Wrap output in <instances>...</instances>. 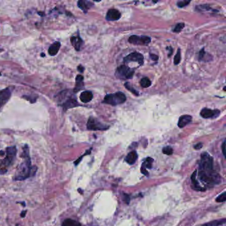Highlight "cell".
<instances>
[{
	"label": "cell",
	"mask_w": 226,
	"mask_h": 226,
	"mask_svg": "<svg viewBox=\"0 0 226 226\" xmlns=\"http://www.w3.org/2000/svg\"><path fill=\"white\" fill-rule=\"evenodd\" d=\"M84 87V77L82 75H78L76 78V86L74 92H77Z\"/></svg>",
	"instance_id": "d6986e66"
},
{
	"label": "cell",
	"mask_w": 226,
	"mask_h": 226,
	"mask_svg": "<svg viewBox=\"0 0 226 226\" xmlns=\"http://www.w3.org/2000/svg\"><path fill=\"white\" fill-rule=\"evenodd\" d=\"M150 56H151V59H153V60H155V61L158 60V56L157 55H153V54H150Z\"/></svg>",
	"instance_id": "8d00e7d4"
},
{
	"label": "cell",
	"mask_w": 226,
	"mask_h": 226,
	"mask_svg": "<svg viewBox=\"0 0 226 226\" xmlns=\"http://www.w3.org/2000/svg\"><path fill=\"white\" fill-rule=\"evenodd\" d=\"M120 17H121L120 12L115 9L109 10L106 15V19L108 21H117L118 19H120Z\"/></svg>",
	"instance_id": "4fadbf2b"
},
{
	"label": "cell",
	"mask_w": 226,
	"mask_h": 226,
	"mask_svg": "<svg viewBox=\"0 0 226 226\" xmlns=\"http://www.w3.org/2000/svg\"><path fill=\"white\" fill-rule=\"evenodd\" d=\"M163 153L164 154L167 155H170L172 154V153H173V150H172V147H170L169 146H167V147H165L163 148Z\"/></svg>",
	"instance_id": "4316f807"
},
{
	"label": "cell",
	"mask_w": 226,
	"mask_h": 226,
	"mask_svg": "<svg viewBox=\"0 0 226 226\" xmlns=\"http://www.w3.org/2000/svg\"><path fill=\"white\" fill-rule=\"evenodd\" d=\"M213 160L208 153H203L201 155V161L200 162V170L209 171L213 170Z\"/></svg>",
	"instance_id": "8992f818"
},
{
	"label": "cell",
	"mask_w": 226,
	"mask_h": 226,
	"mask_svg": "<svg viewBox=\"0 0 226 226\" xmlns=\"http://www.w3.org/2000/svg\"><path fill=\"white\" fill-rule=\"evenodd\" d=\"M78 71H79V72H84V68L83 67H82V66L80 65L79 67H78Z\"/></svg>",
	"instance_id": "74e56055"
},
{
	"label": "cell",
	"mask_w": 226,
	"mask_h": 226,
	"mask_svg": "<svg viewBox=\"0 0 226 226\" xmlns=\"http://www.w3.org/2000/svg\"><path fill=\"white\" fill-rule=\"evenodd\" d=\"M221 149H222V153L224 157H225V141H224L222 145H221Z\"/></svg>",
	"instance_id": "d590c367"
},
{
	"label": "cell",
	"mask_w": 226,
	"mask_h": 226,
	"mask_svg": "<svg viewBox=\"0 0 226 226\" xmlns=\"http://www.w3.org/2000/svg\"><path fill=\"white\" fill-rule=\"evenodd\" d=\"M143 167H147L148 168H151V167H152V163H150V162H149V161H147V160H145V161L144 162V163L143 164Z\"/></svg>",
	"instance_id": "1f68e13d"
},
{
	"label": "cell",
	"mask_w": 226,
	"mask_h": 226,
	"mask_svg": "<svg viewBox=\"0 0 226 226\" xmlns=\"http://www.w3.org/2000/svg\"><path fill=\"white\" fill-rule=\"evenodd\" d=\"M184 27V23H178L175 26V27L173 29V31L175 33H180L182 30V29Z\"/></svg>",
	"instance_id": "83f0119b"
},
{
	"label": "cell",
	"mask_w": 226,
	"mask_h": 226,
	"mask_svg": "<svg viewBox=\"0 0 226 226\" xmlns=\"http://www.w3.org/2000/svg\"><path fill=\"white\" fill-rule=\"evenodd\" d=\"M140 84L143 88H145L149 87L151 84V82L149 79H148V78L145 77V78H143V79L141 80Z\"/></svg>",
	"instance_id": "603a6c76"
},
{
	"label": "cell",
	"mask_w": 226,
	"mask_h": 226,
	"mask_svg": "<svg viewBox=\"0 0 226 226\" xmlns=\"http://www.w3.org/2000/svg\"><path fill=\"white\" fill-rule=\"evenodd\" d=\"M216 202H224L226 200V193L224 192L223 194L220 195L217 198H216Z\"/></svg>",
	"instance_id": "f1b7e54d"
},
{
	"label": "cell",
	"mask_w": 226,
	"mask_h": 226,
	"mask_svg": "<svg viewBox=\"0 0 226 226\" xmlns=\"http://www.w3.org/2000/svg\"><path fill=\"white\" fill-rule=\"evenodd\" d=\"M168 49H170L169 55H168V57H170L172 55V51H173V49H172L171 47H168Z\"/></svg>",
	"instance_id": "f35d334b"
},
{
	"label": "cell",
	"mask_w": 226,
	"mask_h": 226,
	"mask_svg": "<svg viewBox=\"0 0 226 226\" xmlns=\"http://www.w3.org/2000/svg\"><path fill=\"white\" fill-rule=\"evenodd\" d=\"M137 159V154L135 151H131L130 153L127 155L125 158V161L129 164H133L136 161Z\"/></svg>",
	"instance_id": "ffe728a7"
},
{
	"label": "cell",
	"mask_w": 226,
	"mask_h": 226,
	"mask_svg": "<svg viewBox=\"0 0 226 226\" xmlns=\"http://www.w3.org/2000/svg\"><path fill=\"white\" fill-rule=\"evenodd\" d=\"M225 223V220H223L221 221H212V222L206 224L205 225H203L202 226H220L221 225H224Z\"/></svg>",
	"instance_id": "cb8c5ba5"
},
{
	"label": "cell",
	"mask_w": 226,
	"mask_h": 226,
	"mask_svg": "<svg viewBox=\"0 0 226 226\" xmlns=\"http://www.w3.org/2000/svg\"><path fill=\"white\" fill-rule=\"evenodd\" d=\"M181 60V52H180V49L178 48L177 51V53L174 56V63L175 65H178Z\"/></svg>",
	"instance_id": "d4e9b609"
},
{
	"label": "cell",
	"mask_w": 226,
	"mask_h": 226,
	"mask_svg": "<svg viewBox=\"0 0 226 226\" xmlns=\"http://www.w3.org/2000/svg\"><path fill=\"white\" fill-rule=\"evenodd\" d=\"M21 157L24 159V161L19 164L13 176V180H17V181L24 180L31 177L35 174L36 171L37 170L36 167H33L31 164L28 145H25L23 147Z\"/></svg>",
	"instance_id": "6da1fadb"
},
{
	"label": "cell",
	"mask_w": 226,
	"mask_h": 226,
	"mask_svg": "<svg viewBox=\"0 0 226 226\" xmlns=\"http://www.w3.org/2000/svg\"><path fill=\"white\" fill-rule=\"evenodd\" d=\"M79 105V103L77 102L75 98H72V96H71L68 98H66L65 101H64L63 102V104H62V106L63 107L65 110H67L69 108H74V107H76Z\"/></svg>",
	"instance_id": "7c38bea8"
},
{
	"label": "cell",
	"mask_w": 226,
	"mask_h": 226,
	"mask_svg": "<svg viewBox=\"0 0 226 226\" xmlns=\"http://www.w3.org/2000/svg\"><path fill=\"white\" fill-rule=\"evenodd\" d=\"M41 56H44V54H42V55H41Z\"/></svg>",
	"instance_id": "ab89813d"
},
{
	"label": "cell",
	"mask_w": 226,
	"mask_h": 226,
	"mask_svg": "<svg viewBox=\"0 0 226 226\" xmlns=\"http://www.w3.org/2000/svg\"><path fill=\"white\" fill-rule=\"evenodd\" d=\"M71 41L72 45L76 51H79L81 50L82 46H83L84 42L80 36H72L71 39Z\"/></svg>",
	"instance_id": "5bb4252c"
},
{
	"label": "cell",
	"mask_w": 226,
	"mask_h": 226,
	"mask_svg": "<svg viewBox=\"0 0 226 226\" xmlns=\"http://www.w3.org/2000/svg\"><path fill=\"white\" fill-rule=\"evenodd\" d=\"M125 87L127 90H129V91H130V92H132V93L134 94V95L137 96H138L139 95V92L137 91L136 90L134 89V88H133V87H132V86H131V84L129 83V82H126V83L125 84Z\"/></svg>",
	"instance_id": "484cf974"
},
{
	"label": "cell",
	"mask_w": 226,
	"mask_h": 226,
	"mask_svg": "<svg viewBox=\"0 0 226 226\" xmlns=\"http://www.w3.org/2000/svg\"><path fill=\"white\" fill-rule=\"evenodd\" d=\"M141 172H142V173H143L144 175H146V176H148V175H149V173H148V171L147 170V169H146V168H145V167H141Z\"/></svg>",
	"instance_id": "e575fe53"
},
{
	"label": "cell",
	"mask_w": 226,
	"mask_h": 226,
	"mask_svg": "<svg viewBox=\"0 0 226 226\" xmlns=\"http://www.w3.org/2000/svg\"><path fill=\"white\" fill-rule=\"evenodd\" d=\"M220 114V111L218 109H211L208 108H204L200 112V116L203 118H216Z\"/></svg>",
	"instance_id": "30bf717a"
},
{
	"label": "cell",
	"mask_w": 226,
	"mask_h": 226,
	"mask_svg": "<svg viewBox=\"0 0 226 226\" xmlns=\"http://www.w3.org/2000/svg\"><path fill=\"white\" fill-rule=\"evenodd\" d=\"M80 99L83 103H88L93 99V94L90 91H84L80 94Z\"/></svg>",
	"instance_id": "ac0fdd59"
},
{
	"label": "cell",
	"mask_w": 226,
	"mask_h": 226,
	"mask_svg": "<svg viewBox=\"0 0 226 226\" xmlns=\"http://www.w3.org/2000/svg\"><path fill=\"white\" fill-rule=\"evenodd\" d=\"M128 40L130 43L133 44L147 45L151 42V38L147 36L131 35L129 36Z\"/></svg>",
	"instance_id": "9c48e42d"
},
{
	"label": "cell",
	"mask_w": 226,
	"mask_h": 226,
	"mask_svg": "<svg viewBox=\"0 0 226 226\" xmlns=\"http://www.w3.org/2000/svg\"><path fill=\"white\" fill-rule=\"evenodd\" d=\"M202 146H203L202 143H198V144H196V145H195L194 146V149H195L196 150H200V149H202Z\"/></svg>",
	"instance_id": "d6a6232c"
},
{
	"label": "cell",
	"mask_w": 226,
	"mask_h": 226,
	"mask_svg": "<svg viewBox=\"0 0 226 226\" xmlns=\"http://www.w3.org/2000/svg\"><path fill=\"white\" fill-rule=\"evenodd\" d=\"M0 76H1V73H0Z\"/></svg>",
	"instance_id": "60d3db41"
},
{
	"label": "cell",
	"mask_w": 226,
	"mask_h": 226,
	"mask_svg": "<svg viewBox=\"0 0 226 226\" xmlns=\"http://www.w3.org/2000/svg\"><path fill=\"white\" fill-rule=\"evenodd\" d=\"M132 62H136L139 65H143L144 63V57L139 52H134L128 55L123 59V63L125 64H128Z\"/></svg>",
	"instance_id": "ba28073f"
},
{
	"label": "cell",
	"mask_w": 226,
	"mask_h": 226,
	"mask_svg": "<svg viewBox=\"0 0 226 226\" xmlns=\"http://www.w3.org/2000/svg\"><path fill=\"white\" fill-rule=\"evenodd\" d=\"M62 226H81V225L79 221L76 220L72 219H66L62 224Z\"/></svg>",
	"instance_id": "44dd1931"
},
{
	"label": "cell",
	"mask_w": 226,
	"mask_h": 226,
	"mask_svg": "<svg viewBox=\"0 0 226 226\" xmlns=\"http://www.w3.org/2000/svg\"><path fill=\"white\" fill-rule=\"evenodd\" d=\"M12 93L11 88H7L0 92V109L10 100Z\"/></svg>",
	"instance_id": "8fae6325"
},
{
	"label": "cell",
	"mask_w": 226,
	"mask_h": 226,
	"mask_svg": "<svg viewBox=\"0 0 226 226\" xmlns=\"http://www.w3.org/2000/svg\"><path fill=\"white\" fill-rule=\"evenodd\" d=\"M135 71L132 68H130L126 65H121L119 67L116 72L115 73V75L116 76L118 79H120L122 80L125 79H132V77L134 75Z\"/></svg>",
	"instance_id": "5b68a950"
},
{
	"label": "cell",
	"mask_w": 226,
	"mask_h": 226,
	"mask_svg": "<svg viewBox=\"0 0 226 226\" xmlns=\"http://www.w3.org/2000/svg\"><path fill=\"white\" fill-rule=\"evenodd\" d=\"M190 3V1H182V2H178L177 3V6L178 7L182 8L184 7L187 6L189 3Z\"/></svg>",
	"instance_id": "f546056e"
},
{
	"label": "cell",
	"mask_w": 226,
	"mask_h": 226,
	"mask_svg": "<svg viewBox=\"0 0 226 226\" xmlns=\"http://www.w3.org/2000/svg\"><path fill=\"white\" fill-rule=\"evenodd\" d=\"M196 174H197V170H195L194 172H193V174L191 176V180H192V184L194 185V188L196 189H197V190H202V189H201L200 185H199L198 181H197V180H196Z\"/></svg>",
	"instance_id": "7402d4cb"
},
{
	"label": "cell",
	"mask_w": 226,
	"mask_h": 226,
	"mask_svg": "<svg viewBox=\"0 0 226 226\" xmlns=\"http://www.w3.org/2000/svg\"><path fill=\"white\" fill-rule=\"evenodd\" d=\"M17 155V149L15 146L7 147L4 151L5 157L0 161V174L6 173L9 167L13 164Z\"/></svg>",
	"instance_id": "7a4b0ae2"
},
{
	"label": "cell",
	"mask_w": 226,
	"mask_h": 226,
	"mask_svg": "<svg viewBox=\"0 0 226 226\" xmlns=\"http://www.w3.org/2000/svg\"><path fill=\"white\" fill-rule=\"evenodd\" d=\"M192 120V117L188 115H184V116H182L179 118L178 123V126L180 128H183L185 126H186L188 124H189Z\"/></svg>",
	"instance_id": "9a60e30c"
},
{
	"label": "cell",
	"mask_w": 226,
	"mask_h": 226,
	"mask_svg": "<svg viewBox=\"0 0 226 226\" xmlns=\"http://www.w3.org/2000/svg\"><path fill=\"white\" fill-rule=\"evenodd\" d=\"M123 200H124V201H125V202L127 204H129V201H130L129 196L126 194H124V197H123Z\"/></svg>",
	"instance_id": "836d02e7"
},
{
	"label": "cell",
	"mask_w": 226,
	"mask_h": 226,
	"mask_svg": "<svg viewBox=\"0 0 226 226\" xmlns=\"http://www.w3.org/2000/svg\"><path fill=\"white\" fill-rule=\"evenodd\" d=\"M60 47V43L59 42V41L52 44L50 47L48 48V54L51 56H55L57 53H58Z\"/></svg>",
	"instance_id": "2e32d148"
},
{
	"label": "cell",
	"mask_w": 226,
	"mask_h": 226,
	"mask_svg": "<svg viewBox=\"0 0 226 226\" xmlns=\"http://www.w3.org/2000/svg\"><path fill=\"white\" fill-rule=\"evenodd\" d=\"M93 3L91 2L88 1H83V0H80L78 2V6L82 10H83L84 12H86L89 10L90 8L93 6Z\"/></svg>",
	"instance_id": "e0dca14e"
},
{
	"label": "cell",
	"mask_w": 226,
	"mask_h": 226,
	"mask_svg": "<svg viewBox=\"0 0 226 226\" xmlns=\"http://www.w3.org/2000/svg\"><path fill=\"white\" fill-rule=\"evenodd\" d=\"M108 125L102 124L97 119L90 117L87 123V129L91 131H104L109 129Z\"/></svg>",
	"instance_id": "52a82bcc"
},
{
	"label": "cell",
	"mask_w": 226,
	"mask_h": 226,
	"mask_svg": "<svg viewBox=\"0 0 226 226\" xmlns=\"http://www.w3.org/2000/svg\"><path fill=\"white\" fill-rule=\"evenodd\" d=\"M198 176L202 182L208 184H219L221 181L220 176L213 170L209 171L200 170Z\"/></svg>",
	"instance_id": "3957f363"
},
{
	"label": "cell",
	"mask_w": 226,
	"mask_h": 226,
	"mask_svg": "<svg viewBox=\"0 0 226 226\" xmlns=\"http://www.w3.org/2000/svg\"><path fill=\"white\" fill-rule=\"evenodd\" d=\"M205 55V52L204 51V49L202 48V50H201L200 52H199V56H198V59L200 60H202V59L204 58V56Z\"/></svg>",
	"instance_id": "4dcf8cb0"
},
{
	"label": "cell",
	"mask_w": 226,
	"mask_h": 226,
	"mask_svg": "<svg viewBox=\"0 0 226 226\" xmlns=\"http://www.w3.org/2000/svg\"><path fill=\"white\" fill-rule=\"evenodd\" d=\"M127 98L123 92H119L115 94H111L106 95L104 98L103 103L111 105L116 106L124 103L126 101Z\"/></svg>",
	"instance_id": "277c9868"
}]
</instances>
